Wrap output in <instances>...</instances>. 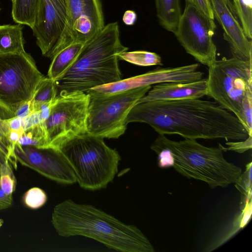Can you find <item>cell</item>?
I'll use <instances>...</instances> for the list:
<instances>
[{"instance_id":"obj_16","label":"cell","mask_w":252,"mask_h":252,"mask_svg":"<svg viewBox=\"0 0 252 252\" xmlns=\"http://www.w3.org/2000/svg\"><path fill=\"white\" fill-rule=\"evenodd\" d=\"M207 94L206 78L190 82H167L154 85L137 103L200 98Z\"/></svg>"},{"instance_id":"obj_18","label":"cell","mask_w":252,"mask_h":252,"mask_svg":"<svg viewBox=\"0 0 252 252\" xmlns=\"http://www.w3.org/2000/svg\"><path fill=\"white\" fill-rule=\"evenodd\" d=\"M21 24L0 26V54L25 52Z\"/></svg>"},{"instance_id":"obj_12","label":"cell","mask_w":252,"mask_h":252,"mask_svg":"<svg viewBox=\"0 0 252 252\" xmlns=\"http://www.w3.org/2000/svg\"><path fill=\"white\" fill-rule=\"evenodd\" d=\"M194 63L175 67H157L144 74L91 89L89 94H107L167 82H190L201 80L203 72Z\"/></svg>"},{"instance_id":"obj_32","label":"cell","mask_w":252,"mask_h":252,"mask_svg":"<svg viewBox=\"0 0 252 252\" xmlns=\"http://www.w3.org/2000/svg\"><path fill=\"white\" fill-rule=\"evenodd\" d=\"M32 113V111L30 100L20 103L16 109L14 114L15 116L24 119Z\"/></svg>"},{"instance_id":"obj_24","label":"cell","mask_w":252,"mask_h":252,"mask_svg":"<svg viewBox=\"0 0 252 252\" xmlns=\"http://www.w3.org/2000/svg\"><path fill=\"white\" fill-rule=\"evenodd\" d=\"M119 60H124L139 66L162 65L161 57L158 54L147 51H125L117 55Z\"/></svg>"},{"instance_id":"obj_35","label":"cell","mask_w":252,"mask_h":252,"mask_svg":"<svg viewBox=\"0 0 252 252\" xmlns=\"http://www.w3.org/2000/svg\"><path fill=\"white\" fill-rule=\"evenodd\" d=\"M23 131L24 130H9L7 135V138L13 151H14L15 145L19 140Z\"/></svg>"},{"instance_id":"obj_1","label":"cell","mask_w":252,"mask_h":252,"mask_svg":"<svg viewBox=\"0 0 252 252\" xmlns=\"http://www.w3.org/2000/svg\"><path fill=\"white\" fill-rule=\"evenodd\" d=\"M149 125L159 135L185 139L242 141L250 134L232 113L215 101L200 98L151 101L136 103L127 123Z\"/></svg>"},{"instance_id":"obj_8","label":"cell","mask_w":252,"mask_h":252,"mask_svg":"<svg viewBox=\"0 0 252 252\" xmlns=\"http://www.w3.org/2000/svg\"><path fill=\"white\" fill-rule=\"evenodd\" d=\"M45 77L26 52L0 54V103L15 113L20 103L32 98Z\"/></svg>"},{"instance_id":"obj_23","label":"cell","mask_w":252,"mask_h":252,"mask_svg":"<svg viewBox=\"0 0 252 252\" xmlns=\"http://www.w3.org/2000/svg\"><path fill=\"white\" fill-rule=\"evenodd\" d=\"M14 116L12 110L0 103V148L8 156L9 162L16 169L17 161L7 138L10 129L6 123L7 119Z\"/></svg>"},{"instance_id":"obj_21","label":"cell","mask_w":252,"mask_h":252,"mask_svg":"<svg viewBox=\"0 0 252 252\" xmlns=\"http://www.w3.org/2000/svg\"><path fill=\"white\" fill-rule=\"evenodd\" d=\"M57 96L58 90L55 82L48 77H45L31 99L32 113L36 112L42 104L54 101Z\"/></svg>"},{"instance_id":"obj_33","label":"cell","mask_w":252,"mask_h":252,"mask_svg":"<svg viewBox=\"0 0 252 252\" xmlns=\"http://www.w3.org/2000/svg\"><path fill=\"white\" fill-rule=\"evenodd\" d=\"M12 203V194H6L0 187V211L9 208Z\"/></svg>"},{"instance_id":"obj_29","label":"cell","mask_w":252,"mask_h":252,"mask_svg":"<svg viewBox=\"0 0 252 252\" xmlns=\"http://www.w3.org/2000/svg\"><path fill=\"white\" fill-rule=\"evenodd\" d=\"M186 4L194 6L201 13L214 20V16L209 0H185Z\"/></svg>"},{"instance_id":"obj_14","label":"cell","mask_w":252,"mask_h":252,"mask_svg":"<svg viewBox=\"0 0 252 252\" xmlns=\"http://www.w3.org/2000/svg\"><path fill=\"white\" fill-rule=\"evenodd\" d=\"M74 42L85 43L104 26L100 0H64Z\"/></svg>"},{"instance_id":"obj_22","label":"cell","mask_w":252,"mask_h":252,"mask_svg":"<svg viewBox=\"0 0 252 252\" xmlns=\"http://www.w3.org/2000/svg\"><path fill=\"white\" fill-rule=\"evenodd\" d=\"M45 123L24 130L17 144L22 146H32L38 149L48 148L49 143Z\"/></svg>"},{"instance_id":"obj_31","label":"cell","mask_w":252,"mask_h":252,"mask_svg":"<svg viewBox=\"0 0 252 252\" xmlns=\"http://www.w3.org/2000/svg\"><path fill=\"white\" fill-rule=\"evenodd\" d=\"M225 144L229 146V147L225 148L219 144V146L222 151L224 149H226L227 150H232L239 153H242L252 148V136H249L248 138L244 140L237 141V142L227 141Z\"/></svg>"},{"instance_id":"obj_13","label":"cell","mask_w":252,"mask_h":252,"mask_svg":"<svg viewBox=\"0 0 252 252\" xmlns=\"http://www.w3.org/2000/svg\"><path fill=\"white\" fill-rule=\"evenodd\" d=\"M14 153L17 161L58 184L71 185L76 183L72 168L58 150L38 149L16 144Z\"/></svg>"},{"instance_id":"obj_25","label":"cell","mask_w":252,"mask_h":252,"mask_svg":"<svg viewBox=\"0 0 252 252\" xmlns=\"http://www.w3.org/2000/svg\"><path fill=\"white\" fill-rule=\"evenodd\" d=\"M236 15L239 19L244 33L252 38V0H233Z\"/></svg>"},{"instance_id":"obj_37","label":"cell","mask_w":252,"mask_h":252,"mask_svg":"<svg viewBox=\"0 0 252 252\" xmlns=\"http://www.w3.org/2000/svg\"><path fill=\"white\" fill-rule=\"evenodd\" d=\"M7 160L9 161L8 156L0 148V167Z\"/></svg>"},{"instance_id":"obj_10","label":"cell","mask_w":252,"mask_h":252,"mask_svg":"<svg viewBox=\"0 0 252 252\" xmlns=\"http://www.w3.org/2000/svg\"><path fill=\"white\" fill-rule=\"evenodd\" d=\"M31 29L42 55L51 60L74 42L64 0H39L35 23Z\"/></svg>"},{"instance_id":"obj_11","label":"cell","mask_w":252,"mask_h":252,"mask_svg":"<svg viewBox=\"0 0 252 252\" xmlns=\"http://www.w3.org/2000/svg\"><path fill=\"white\" fill-rule=\"evenodd\" d=\"M216 28L214 20L186 4L174 34L187 53L208 67L217 59V47L213 40Z\"/></svg>"},{"instance_id":"obj_17","label":"cell","mask_w":252,"mask_h":252,"mask_svg":"<svg viewBox=\"0 0 252 252\" xmlns=\"http://www.w3.org/2000/svg\"><path fill=\"white\" fill-rule=\"evenodd\" d=\"M83 45L74 42L56 54L52 59L48 77L55 82L60 79L75 60Z\"/></svg>"},{"instance_id":"obj_9","label":"cell","mask_w":252,"mask_h":252,"mask_svg":"<svg viewBox=\"0 0 252 252\" xmlns=\"http://www.w3.org/2000/svg\"><path fill=\"white\" fill-rule=\"evenodd\" d=\"M89 100L83 92L58 95L45 123L48 148L59 150L67 141L87 133Z\"/></svg>"},{"instance_id":"obj_38","label":"cell","mask_w":252,"mask_h":252,"mask_svg":"<svg viewBox=\"0 0 252 252\" xmlns=\"http://www.w3.org/2000/svg\"><path fill=\"white\" fill-rule=\"evenodd\" d=\"M227 5H228L229 8L231 10V11L233 13V14L237 17L235 12L234 9L233 4V0H225Z\"/></svg>"},{"instance_id":"obj_34","label":"cell","mask_w":252,"mask_h":252,"mask_svg":"<svg viewBox=\"0 0 252 252\" xmlns=\"http://www.w3.org/2000/svg\"><path fill=\"white\" fill-rule=\"evenodd\" d=\"M6 123L10 130H24L23 119L14 116L6 120Z\"/></svg>"},{"instance_id":"obj_39","label":"cell","mask_w":252,"mask_h":252,"mask_svg":"<svg viewBox=\"0 0 252 252\" xmlns=\"http://www.w3.org/2000/svg\"></svg>"},{"instance_id":"obj_36","label":"cell","mask_w":252,"mask_h":252,"mask_svg":"<svg viewBox=\"0 0 252 252\" xmlns=\"http://www.w3.org/2000/svg\"><path fill=\"white\" fill-rule=\"evenodd\" d=\"M137 19L136 12L131 10L126 11L123 17V21L125 24L127 26H131L134 24Z\"/></svg>"},{"instance_id":"obj_4","label":"cell","mask_w":252,"mask_h":252,"mask_svg":"<svg viewBox=\"0 0 252 252\" xmlns=\"http://www.w3.org/2000/svg\"><path fill=\"white\" fill-rule=\"evenodd\" d=\"M163 148L171 152L173 167L177 172L188 179L204 182L211 189L225 188L234 183L242 174L241 167L225 159L219 146L206 147L196 140L177 141L159 135L151 149L155 151Z\"/></svg>"},{"instance_id":"obj_5","label":"cell","mask_w":252,"mask_h":252,"mask_svg":"<svg viewBox=\"0 0 252 252\" xmlns=\"http://www.w3.org/2000/svg\"><path fill=\"white\" fill-rule=\"evenodd\" d=\"M59 150L72 168L76 183L83 189H105L118 173L120 155L101 137L87 133L67 141Z\"/></svg>"},{"instance_id":"obj_6","label":"cell","mask_w":252,"mask_h":252,"mask_svg":"<svg viewBox=\"0 0 252 252\" xmlns=\"http://www.w3.org/2000/svg\"><path fill=\"white\" fill-rule=\"evenodd\" d=\"M207 95L242 123L243 109L252 96V63L232 57L216 60L208 66Z\"/></svg>"},{"instance_id":"obj_30","label":"cell","mask_w":252,"mask_h":252,"mask_svg":"<svg viewBox=\"0 0 252 252\" xmlns=\"http://www.w3.org/2000/svg\"><path fill=\"white\" fill-rule=\"evenodd\" d=\"M158 155V165L160 168L173 167L174 158L171 152L167 148H161L154 151Z\"/></svg>"},{"instance_id":"obj_27","label":"cell","mask_w":252,"mask_h":252,"mask_svg":"<svg viewBox=\"0 0 252 252\" xmlns=\"http://www.w3.org/2000/svg\"><path fill=\"white\" fill-rule=\"evenodd\" d=\"M47 200L45 192L38 187L30 189L23 196L25 205L32 209H37L43 206Z\"/></svg>"},{"instance_id":"obj_3","label":"cell","mask_w":252,"mask_h":252,"mask_svg":"<svg viewBox=\"0 0 252 252\" xmlns=\"http://www.w3.org/2000/svg\"><path fill=\"white\" fill-rule=\"evenodd\" d=\"M127 50L121 43L118 22L104 25L84 44L70 67L55 82L58 95L86 93L94 87L121 80L117 55Z\"/></svg>"},{"instance_id":"obj_2","label":"cell","mask_w":252,"mask_h":252,"mask_svg":"<svg viewBox=\"0 0 252 252\" xmlns=\"http://www.w3.org/2000/svg\"><path fill=\"white\" fill-rule=\"evenodd\" d=\"M51 222L61 237L81 236L122 252H154L141 230L95 206L64 200L54 208Z\"/></svg>"},{"instance_id":"obj_20","label":"cell","mask_w":252,"mask_h":252,"mask_svg":"<svg viewBox=\"0 0 252 252\" xmlns=\"http://www.w3.org/2000/svg\"><path fill=\"white\" fill-rule=\"evenodd\" d=\"M39 0H12V17L16 23L32 28L35 23Z\"/></svg>"},{"instance_id":"obj_15","label":"cell","mask_w":252,"mask_h":252,"mask_svg":"<svg viewBox=\"0 0 252 252\" xmlns=\"http://www.w3.org/2000/svg\"><path fill=\"white\" fill-rule=\"evenodd\" d=\"M214 18L223 31L224 38L229 44L232 57L252 63V43L227 5L225 0H209Z\"/></svg>"},{"instance_id":"obj_7","label":"cell","mask_w":252,"mask_h":252,"mask_svg":"<svg viewBox=\"0 0 252 252\" xmlns=\"http://www.w3.org/2000/svg\"><path fill=\"white\" fill-rule=\"evenodd\" d=\"M151 88L147 86L107 94H87V133L103 139L118 138L126 131L130 110Z\"/></svg>"},{"instance_id":"obj_26","label":"cell","mask_w":252,"mask_h":252,"mask_svg":"<svg viewBox=\"0 0 252 252\" xmlns=\"http://www.w3.org/2000/svg\"><path fill=\"white\" fill-rule=\"evenodd\" d=\"M16 179L8 160L0 167V187L7 194H12L15 190Z\"/></svg>"},{"instance_id":"obj_28","label":"cell","mask_w":252,"mask_h":252,"mask_svg":"<svg viewBox=\"0 0 252 252\" xmlns=\"http://www.w3.org/2000/svg\"><path fill=\"white\" fill-rule=\"evenodd\" d=\"M252 162H250L246 165L245 171L240 175L234 183L236 188L245 198L252 196Z\"/></svg>"},{"instance_id":"obj_19","label":"cell","mask_w":252,"mask_h":252,"mask_svg":"<svg viewBox=\"0 0 252 252\" xmlns=\"http://www.w3.org/2000/svg\"><path fill=\"white\" fill-rule=\"evenodd\" d=\"M155 2L160 24L174 33L182 14L180 0H155Z\"/></svg>"}]
</instances>
